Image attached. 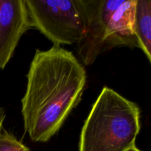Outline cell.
Listing matches in <instances>:
<instances>
[{"label": "cell", "mask_w": 151, "mask_h": 151, "mask_svg": "<svg viewBox=\"0 0 151 151\" xmlns=\"http://www.w3.org/2000/svg\"><path fill=\"white\" fill-rule=\"evenodd\" d=\"M27 78L22 99L24 130L33 142H47L81 102L86 72L72 52L53 45L36 50Z\"/></svg>", "instance_id": "1"}, {"label": "cell", "mask_w": 151, "mask_h": 151, "mask_svg": "<svg viewBox=\"0 0 151 151\" xmlns=\"http://www.w3.org/2000/svg\"><path fill=\"white\" fill-rule=\"evenodd\" d=\"M140 129L138 105L105 86L84 122L78 151H126Z\"/></svg>", "instance_id": "2"}, {"label": "cell", "mask_w": 151, "mask_h": 151, "mask_svg": "<svg viewBox=\"0 0 151 151\" xmlns=\"http://www.w3.org/2000/svg\"><path fill=\"white\" fill-rule=\"evenodd\" d=\"M84 33L77 52L86 66L115 47H137L134 33L136 0H78Z\"/></svg>", "instance_id": "3"}, {"label": "cell", "mask_w": 151, "mask_h": 151, "mask_svg": "<svg viewBox=\"0 0 151 151\" xmlns=\"http://www.w3.org/2000/svg\"><path fill=\"white\" fill-rule=\"evenodd\" d=\"M32 28L54 45L78 44L84 33L78 0H25Z\"/></svg>", "instance_id": "4"}, {"label": "cell", "mask_w": 151, "mask_h": 151, "mask_svg": "<svg viewBox=\"0 0 151 151\" xmlns=\"http://www.w3.org/2000/svg\"><path fill=\"white\" fill-rule=\"evenodd\" d=\"M30 28L25 0H0V69L5 68L22 35Z\"/></svg>", "instance_id": "5"}, {"label": "cell", "mask_w": 151, "mask_h": 151, "mask_svg": "<svg viewBox=\"0 0 151 151\" xmlns=\"http://www.w3.org/2000/svg\"><path fill=\"white\" fill-rule=\"evenodd\" d=\"M134 33L137 48L142 50L151 62V1L136 0L134 16Z\"/></svg>", "instance_id": "6"}, {"label": "cell", "mask_w": 151, "mask_h": 151, "mask_svg": "<svg viewBox=\"0 0 151 151\" xmlns=\"http://www.w3.org/2000/svg\"><path fill=\"white\" fill-rule=\"evenodd\" d=\"M0 151H30L11 133L2 128L0 131Z\"/></svg>", "instance_id": "7"}, {"label": "cell", "mask_w": 151, "mask_h": 151, "mask_svg": "<svg viewBox=\"0 0 151 151\" xmlns=\"http://www.w3.org/2000/svg\"><path fill=\"white\" fill-rule=\"evenodd\" d=\"M5 118V111L3 108H0V131L3 128V122Z\"/></svg>", "instance_id": "8"}, {"label": "cell", "mask_w": 151, "mask_h": 151, "mask_svg": "<svg viewBox=\"0 0 151 151\" xmlns=\"http://www.w3.org/2000/svg\"><path fill=\"white\" fill-rule=\"evenodd\" d=\"M126 151H141V150H140L139 149L137 148V147H136V145H135V146H134V147H131V148H129V149H128V150H127Z\"/></svg>", "instance_id": "9"}]
</instances>
